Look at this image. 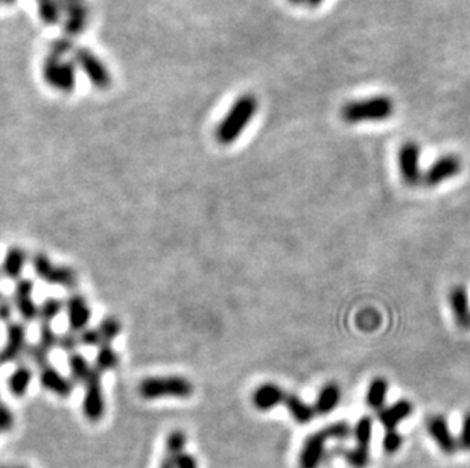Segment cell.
Returning a JSON list of instances; mask_svg holds the SVG:
<instances>
[{
    "instance_id": "6da1fadb",
    "label": "cell",
    "mask_w": 470,
    "mask_h": 468,
    "mask_svg": "<svg viewBox=\"0 0 470 468\" xmlns=\"http://www.w3.org/2000/svg\"><path fill=\"white\" fill-rule=\"evenodd\" d=\"M259 108V102L256 96L244 95L236 99L233 107L230 108L226 118L221 120V124L216 128V140L221 145H230L237 140L245 128L248 126L251 119L256 116Z\"/></svg>"
},
{
    "instance_id": "7a4b0ae2",
    "label": "cell",
    "mask_w": 470,
    "mask_h": 468,
    "mask_svg": "<svg viewBox=\"0 0 470 468\" xmlns=\"http://www.w3.org/2000/svg\"><path fill=\"white\" fill-rule=\"evenodd\" d=\"M394 102L388 96H372L365 99L350 100L341 108V118L347 124L361 122H382L393 116Z\"/></svg>"
},
{
    "instance_id": "3957f363",
    "label": "cell",
    "mask_w": 470,
    "mask_h": 468,
    "mask_svg": "<svg viewBox=\"0 0 470 468\" xmlns=\"http://www.w3.org/2000/svg\"><path fill=\"white\" fill-rule=\"evenodd\" d=\"M350 426L347 423H334L305 439L299 455V468H318L326 453L329 439H345L350 436Z\"/></svg>"
},
{
    "instance_id": "277c9868",
    "label": "cell",
    "mask_w": 470,
    "mask_h": 468,
    "mask_svg": "<svg viewBox=\"0 0 470 468\" xmlns=\"http://www.w3.org/2000/svg\"><path fill=\"white\" fill-rule=\"evenodd\" d=\"M140 397L145 400L157 399H189L193 395L195 388L192 381L182 376H162L143 379L139 388Z\"/></svg>"
},
{
    "instance_id": "5b68a950",
    "label": "cell",
    "mask_w": 470,
    "mask_h": 468,
    "mask_svg": "<svg viewBox=\"0 0 470 468\" xmlns=\"http://www.w3.org/2000/svg\"><path fill=\"white\" fill-rule=\"evenodd\" d=\"M32 268L35 276L49 285L61 286L64 289H75L78 285V276L74 269L69 266L55 265L45 254H35L32 257Z\"/></svg>"
},
{
    "instance_id": "8992f818",
    "label": "cell",
    "mask_w": 470,
    "mask_h": 468,
    "mask_svg": "<svg viewBox=\"0 0 470 468\" xmlns=\"http://www.w3.org/2000/svg\"><path fill=\"white\" fill-rule=\"evenodd\" d=\"M353 434H355L356 447L352 450H341L339 453L352 468H367L370 463V441L373 434V420L370 416H361Z\"/></svg>"
},
{
    "instance_id": "52a82bcc",
    "label": "cell",
    "mask_w": 470,
    "mask_h": 468,
    "mask_svg": "<svg viewBox=\"0 0 470 468\" xmlns=\"http://www.w3.org/2000/svg\"><path fill=\"white\" fill-rule=\"evenodd\" d=\"M103 374L93 370L92 376L84 383V399H83V412L85 419L92 423L103 420L105 414V399L103 388Z\"/></svg>"
},
{
    "instance_id": "ba28073f",
    "label": "cell",
    "mask_w": 470,
    "mask_h": 468,
    "mask_svg": "<svg viewBox=\"0 0 470 468\" xmlns=\"http://www.w3.org/2000/svg\"><path fill=\"white\" fill-rule=\"evenodd\" d=\"M400 177L408 186H417L423 181L420 170V146L416 142L403 143L397 154Z\"/></svg>"
},
{
    "instance_id": "9c48e42d",
    "label": "cell",
    "mask_w": 470,
    "mask_h": 468,
    "mask_svg": "<svg viewBox=\"0 0 470 468\" xmlns=\"http://www.w3.org/2000/svg\"><path fill=\"white\" fill-rule=\"evenodd\" d=\"M462 168L461 160L455 155H443L437 158L428 170L423 174V184L428 187H436L438 184H442L446 179H451L453 177H457L460 174V170Z\"/></svg>"
},
{
    "instance_id": "30bf717a",
    "label": "cell",
    "mask_w": 470,
    "mask_h": 468,
    "mask_svg": "<svg viewBox=\"0 0 470 468\" xmlns=\"http://www.w3.org/2000/svg\"><path fill=\"white\" fill-rule=\"evenodd\" d=\"M34 293V282L31 278H20L16 289H14L12 301L14 306H16L19 315L21 316V320L25 322H32L35 320H39V309L40 306L35 304V301L32 298Z\"/></svg>"
},
{
    "instance_id": "8fae6325",
    "label": "cell",
    "mask_w": 470,
    "mask_h": 468,
    "mask_svg": "<svg viewBox=\"0 0 470 468\" xmlns=\"http://www.w3.org/2000/svg\"><path fill=\"white\" fill-rule=\"evenodd\" d=\"M26 351V327L21 322H10L6 327V342L0 350V365L10 364Z\"/></svg>"
},
{
    "instance_id": "7c38bea8",
    "label": "cell",
    "mask_w": 470,
    "mask_h": 468,
    "mask_svg": "<svg viewBox=\"0 0 470 468\" xmlns=\"http://www.w3.org/2000/svg\"><path fill=\"white\" fill-rule=\"evenodd\" d=\"M75 58L79 64V67L85 71V75L89 76L93 85H96L99 89H107L108 85H110V71L107 70L104 63L100 61L98 56L93 55L89 49H79Z\"/></svg>"
},
{
    "instance_id": "4fadbf2b",
    "label": "cell",
    "mask_w": 470,
    "mask_h": 468,
    "mask_svg": "<svg viewBox=\"0 0 470 468\" xmlns=\"http://www.w3.org/2000/svg\"><path fill=\"white\" fill-rule=\"evenodd\" d=\"M46 81L54 85L55 89L63 91H72L75 87V70L69 63H64L58 58H52L45 63L43 69Z\"/></svg>"
},
{
    "instance_id": "5bb4252c",
    "label": "cell",
    "mask_w": 470,
    "mask_h": 468,
    "mask_svg": "<svg viewBox=\"0 0 470 468\" xmlns=\"http://www.w3.org/2000/svg\"><path fill=\"white\" fill-rule=\"evenodd\" d=\"M66 315L67 322L72 332L81 333L83 330L89 328V322L92 318V311L87 300L79 293H72L66 301Z\"/></svg>"
},
{
    "instance_id": "9a60e30c",
    "label": "cell",
    "mask_w": 470,
    "mask_h": 468,
    "mask_svg": "<svg viewBox=\"0 0 470 468\" xmlns=\"http://www.w3.org/2000/svg\"><path fill=\"white\" fill-rule=\"evenodd\" d=\"M426 427H428V434L434 439V443L438 445V449L442 450L445 455L451 456L458 450V441L452 435L449 424H447L445 416H431L428 423H426Z\"/></svg>"
},
{
    "instance_id": "2e32d148",
    "label": "cell",
    "mask_w": 470,
    "mask_h": 468,
    "mask_svg": "<svg viewBox=\"0 0 470 468\" xmlns=\"http://www.w3.org/2000/svg\"><path fill=\"white\" fill-rule=\"evenodd\" d=\"M40 383L46 391L55 394L60 399H67L74 392V381L50 365L41 368Z\"/></svg>"
},
{
    "instance_id": "e0dca14e",
    "label": "cell",
    "mask_w": 470,
    "mask_h": 468,
    "mask_svg": "<svg viewBox=\"0 0 470 468\" xmlns=\"http://www.w3.org/2000/svg\"><path fill=\"white\" fill-rule=\"evenodd\" d=\"M286 394L281 388L276 383H264L257 386L251 395V403L257 410H271L277 408L280 403H285Z\"/></svg>"
},
{
    "instance_id": "ac0fdd59",
    "label": "cell",
    "mask_w": 470,
    "mask_h": 468,
    "mask_svg": "<svg viewBox=\"0 0 470 468\" xmlns=\"http://www.w3.org/2000/svg\"><path fill=\"white\" fill-rule=\"evenodd\" d=\"M411 414H413V405L408 400H397L393 405L379 410V421L385 430H396V427Z\"/></svg>"
},
{
    "instance_id": "d6986e66",
    "label": "cell",
    "mask_w": 470,
    "mask_h": 468,
    "mask_svg": "<svg viewBox=\"0 0 470 468\" xmlns=\"http://www.w3.org/2000/svg\"><path fill=\"white\" fill-rule=\"evenodd\" d=\"M449 302L452 313L461 328H470V304L469 293L464 286H455L449 292Z\"/></svg>"
},
{
    "instance_id": "ffe728a7",
    "label": "cell",
    "mask_w": 470,
    "mask_h": 468,
    "mask_svg": "<svg viewBox=\"0 0 470 468\" xmlns=\"http://www.w3.org/2000/svg\"><path fill=\"white\" fill-rule=\"evenodd\" d=\"M187 436L183 430H172L166 438L164 456L158 468H177L178 458L184 453Z\"/></svg>"
},
{
    "instance_id": "44dd1931",
    "label": "cell",
    "mask_w": 470,
    "mask_h": 468,
    "mask_svg": "<svg viewBox=\"0 0 470 468\" xmlns=\"http://www.w3.org/2000/svg\"><path fill=\"white\" fill-rule=\"evenodd\" d=\"M26 265V253L20 247H10L2 262V272L6 278L20 280Z\"/></svg>"
},
{
    "instance_id": "7402d4cb",
    "label": "cell",
    "mask_w": 470,
    "mask_h": 468,
    "mask_svg": "<svg viewBox=\"0 0 470 468\" xmlns=\"http://www.w3.org/2000/svg\"><path fill=\"white\" fill-rule=\"evenodd\" d=\"M341 401V390L337 383H328L323 386V390L318 392V397L315 400L314 410L318 415H328L338 408Z\"/></svg>"
},
{
    "instance_id": "603a6c76",
    "label": "cell",
    "mask_w": 470,
    "mask_h": 468,
    "mask_svg": "<svg viewBox=\"0 0 470 468\" xmlns=\"http://www.w3.org/2000/svg\"><path fill=\"white\" fill-rule=\"evenodd\" d=\"M285 405L289 410V414L292 415V419L299 424H308L312 421L315 416L314 408L309 406L306 401H303L299 395L295 394H286Z\"/></svg>"
},
{
    "instance_id": "cb8c5ba5",
    "label": "cell",
    "mask_w": 470,
    "mask_h": 468,
    "mask_svg": "<svg viewBox=\"0 0 470 468\" xmlns=\"http://www.w3.org/2000/svg\"><path fill=\"white\" fill-rule=\"evenodd\" d=\"M32 381V371L26 365H20L8 377V390L14 397H25Z\"/></svg>"
},
{
    "instance_id": "d4e9b609",
    "label": "cell",
    "mask_w": 470,
    "mask_h": 468,
    "mask_svg": "<svg viewBox=\"0 0 470 468\" xmlns=\"http://www.w3.org/2000/svg\"><path fill=\"white\" fill-rule=\"evenodd\" d=\"M388 381L384 377H376L372 380L370 386L367 390L365 401L370 409L373 410H381L382 408H385V399L388 394Z\"/></svg>"
},
{
    "instance_id": "484cf974",
    "label": "cell",
    "mask_w": 470,
    "mask_h": 468,
    "mask_svg": "<svg viewBox=\"0 0 470 468\" xmlns=\"http://www.w3.org/2000/svg\"><path fill=\"white\" fill-rule=\"evenodd\" d=\"M69 371H70V376H72V381H75V383H85L89 377L92 376V372L95 368H92V365L89 364V361L83 356L79 355V353H72L69 355Z\"/></svg>"
},
{
    "instance_id": "4316f807",
    "label": "cell",
    "mask_w": 470,
    "mask_h": 468,
    "mask_svg": "<svg viewBox=\"0 0 470 468\" xmlns=\"http://www.w3.org/2000/svg\"><path fill=\"white\" fill-rule=\"evenodd\" d=\"M118 365H119V355H118V351L111 347V344H105L103 345V347L98 348L96 357H95V370L99 374L111 371Z\"/></svg>"
},
{
    "instance_id": "83f0119b",
    "label": "cell",
    "mask_w": 470,
    "mask_h": 468,
    "mask_svg": "<svg viewBox=\"0 0 470 468\" xmlns=\"http://www.w3.org/2000/svg\"><path fill=\"white\" fill-rule=\"evenodd\" d=\"M96 328L105 345V344H111L116 337L120 335L122 324L118 318H116V316H105V318L99 322V326Z\"/></svg>"
},
{
    "instance_id": "f1b7e54d",
    "label": "cell",
    "mask_w": 470,
    "mask_h": 468,
    "mask_svg": "<svg viewBox=\"0 0 470 468\" xmlns=\"http://www.w3.org/2000/svg\"><path fill=\"white\" fill-rule=\"evenodd\" d=\"M64 304L56 298H47L41 302V306L39 309V318L41 320V322H47L50 324V321H54L58 315L63 312Z\"/></svg>"
},
{
    "instance_id": "f546056e",
    "label": "cell",
    "mask_w": 470,
    "mask_h": 468,
    "mask_svg": "<svg viewBox=\"0 0 470 468\" xmlns=\"http://www.w3.org/2000/svg\"><path fill=\"white\" fill-rule=\"evenodd\" d=\"M26 355L31 359V362L35 364L40 368H45L49 365V351L46 348H43L40 344H31L26 347Z\"/></svg>"
},
{
    "instance_id": "4dcf8cb0",
    "label": "cell",
    "mask_w": 470,
    "mask_h": 468,
    "mask_svg": "<svg viewBox=\"0 0 470 468\" xmlns=\"http://www.w3.org/2000/svg\"><path fill=\"white\" fill-rule=\"evenodd\" d=\"M39 344L43 348H46L49 353L52 351L55 347H58V335L55 333V330L52 326L47 322H41L40 327V341Z\"/></svg>"
},
{
    "instance_id": "1f68e13d",
    "label": "cell",
    "mask_w": 470,
    "mask_h": 468,
    "mask_svg": "<svg viewBox=\"0 0 470 468\" xmlns=\"http://www.w3.org/2000/svg\"><path fill=\"white\" fill-rule=\"evenodd\" d=\"M402 444H403V436L399 434V432L397 430L385 432L384 441H382V447H384L385 453H388V455H393V453L399 452Z\"/></svg>"
},
{
    "instance_id": "d6a6232c",
    "label": "cell",
    "mask_w": 470,
    "mask_h": 468,
    "mask_svg": "<svg viewBox=\"0 0 470 468\" xmlns=\"http://www.w3.org/2000/svg\"><path fill=\"white\" fill-rule=\"evenodd\" d=\"M81 345V342H79V333H75V332H66V333H63L58 336V347H60L63 351H66L69 353V355H72V353H76V348Z\"/></svg>"
},
{
    "instance_id": "836d02e7",
    "label": "cell",
    "mask_w": 470,
    "mask_h": 468,
    "mask_svg": "<svg viewBox=\"0 0 470 468\" xmlns=\"http://www.w3.org/2000/svg\"><path fill=\"white\" fill-rule=\"evenodd\" d=\"M79 342H81V345H84V347H95V348H99L104 345L103 337H100L98 328L83 330V332L79 333Z\"/></svg>"
},
{
    "instance_id": "e575fe53",
    "label": "cell",
    "mask_w": 470,
    "mask_h": 468,
    "mask_svg": "<svg viewBox=\"0 0 470 468\" xmlns=\"http://www.w3.org/2000/svg\"><path fill=\"white\" fill-rule=\"evenodd\" d=\"M458 449L462 452H470V412H467L462 419V426L458 436Z\"/></svg>"
},
{
    "instance_id": "d590c367",
    "label": "cell",
    "mask_w": 470,
    "mask_h": 468,
    "mask_svg": "<svg viewBox=\"0 0 470 468\" xmlns=\"http://www.w3.org/2000/svg\"><path fill=\"white\" fill-rule=\"evenodd\" d=\"M14 426V414L8 406L0 403V434L11 430Z\"/></svg>"
},
{
    "instance_id": "8d00e7d4",
    "label": "cell",
    "mask_w": 470,
    "mask_h": 468,
    "mask_svg": "<svg viewBox=\"0 0 470 468\" xmlns=\"http://www.w3.org/2000/svg\"><path fill=\"white\" fill-rule=\"evenodd\" d=\"M14 309H16V306H14V301H11L8 298L0 300V321L11 322Z\"/></svg>"
},
{
    "instance_id": "74e56055",
    "label": "cell",
    "mask_w": 470,
    "mask_h": 468,
    "mask_svg": "<svg viewBox=\"0 0 470 468\" xmlns=\"http://www.w3.org/2000/svg\"><path fill=\"white\" fill-rule=\"evenodd\" d=\"M177 468H198V460L191 453H183L182 456L178 458Z\"/></svg>"
},
{
    "instance_id": "f35d334b",
    "label": "cell",
    "mask_w": 470,
    "mask_h": 468,
    "mask_svg": "<svg viewBox=\"0 0 470 468\" xmlns=\"http://www.w3.org/2000/svg\"><path fill=\"white\" fill-rule=\"evenodd\" d=\"M305 2L310 6V8H317V6H320L323 3V0H305Z\"/></svg>"
},
{
    "instance_id": "ab89813d",
    "label": "cell",
    "mask_w": 470,
    "mask_h": 468,
    "mask_svg": "<svg viewBox=\"0 0 470 468\" xmlns=\"http://www.w3.org/2000/svg\"><path fill=\"white\" fill-rule=\"evenodd\" d=\"M63 2L67 3L66 6H69V8H74V6H78L81 3V0H63Z\"/></svg>"
},
{
    "instance_id": "60d3db41",
    "label": "cell",
    "mask_w": 470,
    "mask_h": 468,
    "mask_svg": "<svg viewBox=\"0 0 470 468\" xmlns=\"http://www.w3.org/2000/svg\"><path fill=\"white\" fill-rule=\"evenodd\" d=\"M288 2H291V3H294V5H300V3L305 2V0H288Z\"/></svg>"
},
{
    "instance_id": "b9f144b4",
    "label": "cell",
    "mask_w": 470,
    "mask_h": 468,
    "mask_svg": "<svg viewBox=\"0 0 470 468\" xmlns=\"http://www.w3.org/2000/svg\"><path fill=\"white\" fill-rule=\"evenodd\" d=\"M0 2H12V0H0Z\"/></svg>"
},
{
    "instance_id": "7bdbcfd3",
    "label": "cell",
    "mask_w": 470,
    "mask_h": 468,
    "mask_svg": "<svg viewBox=\"0 0 470 468\" xmlns=\"http://www.w3.org/2000/svg\"><path fill=\"white\" fill-rule=\"evenodd\" d=\"M14 468H26V467H21V465H17V467H14Z\"/></svg>"
},
{
    "instance_id": "ee69618b",
    "label": "cell",
    "mask_w": 470,
    "mask_h": 468,
    "mask_svg": "<svg viewBox=\"0 0 470 468\" xmlns=\"http://www.w3.org/2000/svg\"><path fill=\"white\" fill-rule=\"evenodd\" d=\"M2 298H3V297H2V292H0V300H2Z\"/></svg>"
},
{
    "instance_id": "f6af8a7d",
    "label": "cell",
    "mask_w": 470,
    "mask_h": 468,
    "mask_svg": "<svg viewBox=\"0 0 470 468\" xmlns=\"http://www.w3.org/2000/svg\"><path fill=\"white\" fill-rule=\"evenodd\" d=\"M0 468H5V467H0Z\"/></svg>"
}]
</instances>
